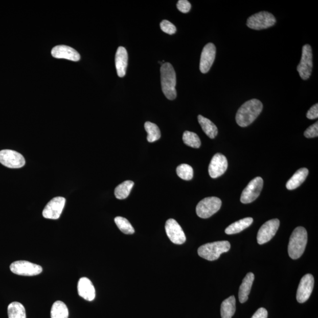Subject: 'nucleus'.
Returning <instances> with one entry per match:
<instances>
[{
  "instance_id": "nucleus-1",
  "label": "nucleus",
  "mask_w": 318,
  "mask_h": 318,
  "mask_svg": "<svg viewBox=\"0 0 318 318\" xmlns=\"http://www.w3.org/2000/svg\"><path fill=\"white\" fill-rule=\"evenodd\" d=\"M263 104L258 99H252L245 102L239 108L236 115V121L242 127L251 125L261 114Z\"/></svg>"
},
{
  "instance_id": "nucleus-2",
  "label": "nucleus",
  "mask_w": 318,
  "mask_h": 318,
  "mask_svg": "<svg viewBox=\"0 0 318 318\" xmlns=\"http://www.w3.org/2000/svg\"><path fill=\"white\" fill-rule=\"evenodd\" d=\"M161 84L163 93L167 99H175L177 96L176 90V75L172 65L165 63L161 68Z\"/></svg>"
},
{
  "instance_id": "nucleus-3",
  "label": "nucleus",
  "mask_w": 318,
  "mask_h": 318,
  "mask_svg": "<svg viewBox=\"0 0 318 318\" xmlns=\"http://www.w3.org/2000/svg\"><path fill=\"white\" fill-rule=\"evenodd\" d=\"M308 242L307 232L303 227H298L293 231L289 239L288 254L290 258H300L305 250Z\"/></svg>"
},
{
  "instance_id": "nucleus-4",
  "label": "nucleus",
  "mask_w": 318,
  "mask_h": 318,
  "mask_svg": "<svg viewBox=\"0 0 318 318\" xmlns=\"http://www.w3.org/2000/svg\"><path fill=\"white\" fill-rule=\"evenodd\" d=\"M230 243L224 240L205 244L199 247L197 253L201 258L213 261L219 259L221 254L230 251Z\"/></svg>"
},
{
  "instance_id": "nucleus-5",
  "label": "nucleus",
  "mask_w": 318,
  "mask_h": 318,
  "mask_svg": "<svg viewBox=\"0 0 318 318\" xmlns=\"http://www.w3.org/2000/svg\"><path fill=\"white\" fill-rule=\"evenodd\" d=\"M276 22V18L272 14L267 11H261L248 18L246 25L251 29L261 30L272 27Z\"/></svg>"
},
{
  "instance_id": "nucleus-6",
  "label": "nucleus",
  "mask_w": 318,
  "mask_h": 318,
  "mask_svg": "<svg viewBox=\"0 0 318 318\" xmlns=\"http://www.w3.org/2000/svg\"><path fill=\"white\" fill-rule=\"evenodd\" d=\"M222 201L216 197H208L200 201L196 207V213L201 218L207 219L219 211Z\"/></svg>"
},
{
  "instance_id": "nucleus-7",
  "label": "nucleus",
  "mask_w": 318,
  "mask_h": 318,
  "mask_svg": "<svg viewBox=\"0 0 318 318\" xmlns=\"http://www.w3.org/2000/svg\"><path fill=\"white\" fill-rule=\"evenodd\" d=\"M313 67L312 52L311 46L305 44L302 48L301 60L298 65L297 71L301 78L308 80L311 75Z\"/></svg>"
},
{
  "instance_id": "nucleus-8",
  "label": "nucleus",
  "mask_w": 318,
  "mask_h": 318,
  "mask_svg": "<svg viewBox=\"0 0 318 318\" xmlns=\"http://www.w3.org/2000/svg\"><path fill=\"white\" fill-rule=\"evenodd\" d=\"M10 268L13 274L26 277L36 276L42 271L41 266L26 261H15L11 263Z\"/></svg>"
},
{
  "instance_id": "nucleus-9",
  "label": "nucleus",
  "mask_w": 318,
  "mask_h": 318,
  "mask_svg": "<svg viewBox=\"0 0 318 318\" xmlns=\"http://www.w3.org/2000/svg\"><path fill=\"white\" fill-rule=\"evenodd\" d=\"M263 185V180L261 177L252 180L242 193L240 197L241 202L247 204L257 199L262 191Z\"/></svg>"
},
{
  "instance_id": "nucleus-10",
  "label": "nucleus",
  "mask_w": 318,
  "mask_h": 318,
  "mask_svg": "<svg viewBox=\"0 0 318 318\" xmlns=\"http://www.w3.org/2000/svg\"><path fill=\"white\" fill-rule=\"evenodd\" d=\"M0 163L7 168L19 169L25 165L26 161L21 154L6 149L0 151Z\"/></svg>"
},
{
  "instance_id": "nucleus-11",
  "label": "nucleus",
  "mask_w": 318,
  "mask_h": 318,
  "mask_svg": "<svg viewBox=\"0 0 318 318\" xmlns=\"http://www.w3.org/2000/svg\"><path fill=\"white\" fill-rule=\"evenodd\" d=\"M280 222L278 219L267 221L263 224L258 233L257 241L259 245H263L270 241L278 230Z\"/></svg>"
},
{
  "instance_id": "nucleus-12",
  "label": "nucleus",
  "mask_w": 318,
  "mask_h": 318,
  "mask_svg": "<svg viewBox=\"0 0 318 318\" xmlns=\"http://www.w3.org/2000/svg\"><path fill=\"white\" fill-rule=\"evenodd\" d=\"M65 199L63 197H54L50 200L42 211L44 218L56 220L60 218L63 212Z\"/></svg>"
},
{
  "instance_id": "nucleus-13",
  "label": "nucleus",
  "mask_w": 318,
  "mask_h": 318,
  "mask_svg": "<svg viewBox=\"0 0 318 318\" xmlns=\"http://www.w3.org/2000/svg\"><path fill=\"white\" fill-rule=\"evenodd\" d=\"M165 230L167 235L171 241L176 245H181L186 242L185 233L176 221L170 219L166 221Z\"/></svg>"
},
{
  "instance_id": "nucleus-14",
  "label": "nucleus",
  "mask_w": 318,
  "mask_h": 318,
  "mask_svg": "<svg viewBox=\"0 0 318 318\" xmlns=\"http://www.w3.org/2000/svg\"><path fill=\"white\" fill-rule=\"evenodd\" d=\"M314 286V278L311 274H306L302 278L297 293V300L299 303L307 301L312 292Z\"/></svg>"
},
{
  "instance_id": "nucleus-15",
  "label": "nucleus",
  "mask_w": 318,
  "mask_h": 318,
  "mask_svg": "<svg viewBox=\"0 0 318 318\" xmlns=\"http://www.w3.org/2000/svg\"><path fill=\"white\" fill-rule=\"evenodd\" d=\"M228 166L227 158L224 155L215 154L209 166V175L213 179L222 176L226 171Z\"/></svg>"
},
{
  "instance_id": "nucleus-16",
  "label": "nucleus",
  "mask_w": 318,
  "mask_h": 318,
  "mask_svg": "<svg viewBox=\"0 0 318 318\" xmlns=\"http://www.w3.org/2000/svg\"><path fill=\"white\" fill-rule=\"evenodd\" d=\"M216 47L213 43H208L204 47L201 54L200 61V71L201 73H207L212 66L216 57Z\"/></svg>"
},
{
  "instance_id": "nucleus-17",
  "label": "nucleus",
  "mask_w": 318,
  "mask_h": 318,
  "mask_svg": "<svg viewBox=\"0 0 318 318\" xmlns=\"http://www.w3.org/2000/svg\"><path fill=\"white\" fill-rule=\"evenodd\" d=\"M53 57L57 59H63L73 61H78L80 56L76 50L64 45L56 46L52 50Z\"/></svg>"
},
{
  "instance_id": "nucleus-18",
  "label": "nucleus",
  "mask_w": 318,
  "mask_h": 318,
  "mask_svg": "<svg viewBox=\"0 0 318 318\" xmlns=\"http://www.w3.org/2000/svg\"><path fill=\"white\" fill-rule=\"evenodd\" d=\"M78 293L81 298L88 301H92L95 300L96 297V290L94 286L90 279L87 278H81L77 285Z\"/></svg>"
},
{
  "instance_id": "nucleus-19",
  "label": "nucleus",
  "mask_w": 318,
  "mask_h": 318,
  "mask_svg": "<svg viewBox=\"0 0 318 318\" xmlns=\"http://www.w3.org/2000/svg\"><path fill=\"white\" fill-rule=\"evenodd\" d=\"M128 54L126 49L120 46L117 50L115 57V63L118 75L123 77L126 75L127 67Z\"/></svg>"
},
{
  "instance_id": "nucleus-20",
  "label": "nucleus",
  "mask_w": 318,
  "mask_h": 318,
  "mask_svg": "<svg viewBox=\"0 0 318 318\" xmlns=\"http://www.w3.org/2000/svg\"><path fill=\"white\" fill-rule=\"evenodd\" d=\"M254 279L255 275L252 272L248 273L244 278L239 291V300L240 303H245L247 301Z\"/></svg>"
},
{
  "instance_id": "nucleus-21",
  "label": "nucleus",
  "mask_w": 318,
  "mask_h": 318,
  "mask_svg": "<svg viewBox=\"0 0 318 318\" xmlns=\"http://www.w3.org/2000/svg\"><path fill=\"white\" fill-rule=\"evenodd\" d=\"M308 173L309 170L306 168H301L297 170L287 182L286 188L290 191L298 188L299 186L304 183L308 175Z\"/></svg>"
},
{
  "instance_id": "nucleus-22",
  "label": "nucleus",
  "mask_w": 318,
  "mask_h": 318,
  "mask_svg": "<svg viewBox=\"0 0 318 318\" xmlns=\"http://www.w3.org/2000/svg\"><path fill=\"white\" fill-rule=\"evenodd\" d=\"M198 122L203 129L206 134L208 135L209 138L214 139L218 135V128L210 120L203 117L201 115H199Z\"/></svg>"
},
{
  "instance_id": "nucleus-23",
  "label": "nucleus",
  "mask_w": 318,
  "mask_h": 318,
  "mask_svg": "<svg viewBox=\"0 0 318 318\" xmlns=\"http://www.w3.org/2000/svg\"><path fill=\"white\" fill-rule=\"evenodd\" d=\"M254 219L252 218H246L239 220L234 223L230 224L225 230V233L228 235L238 234V233L245 230L249 227L253 223Z\"/></svg>"
},
{
  "instance_id": "nucleus-24",
  "label": "nucleus",
  "mask_w": 318,
  "mask_h": 318,
  "mask_svg": "<svg viewBox=\"0 0 318 318\" xmlns=\"http://www.w3.org/2000/svg\"><path fill=\"white\" fill-rule=\"evenodd\" d=\"M236 311V300L234 296L229 297L221 305L220 313L222 318H232Z\"/></svg>"
},
{
  "instance_id": "nucleus-25",
  "label": "nucleus",
  "mask_w": 318,
  "mask_h": 318,
  "mask_svg": "<svg viewBox=\"0 0 318 318\" xmlns=\"http://www.w3.org/2000/svg\"><path fill=\"white\" fill-rule=\"evenodd\" d=\"M134 184L133 181L126 180L116 188L115 195L116 198L123 200L127 198L130 195Z\"/></svg>"
},
{
  "instance_id": "nucleus-26",
  "label": "nucleus",
  "mask_w": 318,
  "mask_h": 318,
  "mask_svg": "<svg viewBox=\"0 0 318 318\" xmlns=\"http://www.w3.org/2000/svg\"><path fill=\"white\" fill-rule=\"evenodd\" d=\"M69 309L64 302L57 301L53 304L51 309V318H68Z\"/></svg>"
},
{
  "instance_id": "nucleus-27",
  "label": "nucleus",
  "mask_w": 318,
  "mask_h": 318,
  "mask_svg": "<svg viewBox=\"0 0 318 318\" xmlns=\"http://www.w3.org/2000/svg\"><path fill=\"white\" fill-rule=\"evenodd\" d=\"M9 318H26V310L20 302H14L8 306Z\"/></svg>"
},
{
  "instance_id": "nucleus-28",
  "label": "nucleus",
  "mask_w": 318,
  "mask_h": 318,
  "mask_svg": "<svg viewBox=\"0 0 318 318\" xmlns=\"http://www.w3.org/2000/svg\"><path fill=\"white\" fill-rule=\"evenodd\" d=\"M145 129L147 133V141L153 143L160 139L161 137V130L156 124L147 122L145 124Z\"/></svg>"
},
{
  "instance_id": "nucleus-29",
  "label": "nucleus",
  "mask_w": 318,
  "mask_h": 318,
  "mask_svg": "<svg viewBox=\"0 0 318 318\" xmlns=\"http://www.w3.org/2000/svg\"><path fill=\"white\" fill-rule=\"evenodd\" d=\"M183 141L186 145L198 149L201 145V142L198 135L191 131H186L183 135Z\"/></svg>"
},
{
  "instance_id": "nucleus-30",
  "label": "nucleus",
  "mask_w": 318,
  "mask_h": 318,
  "mask_svg": "<svg viewBox=\"0 0 318 318\" xmlns=\"http://www.w3.org/2000/svg\"><path fill=\"white\" fill-rule=\"evenodd\" d=\"M115 222L120 231H122L123 234L126 235L134 234V228L127 219L121 216H118L115 219Z\"/></svg>"
},
{
  "instance_id": "nucleus-31",
  "label": "nucleus",
  "mask_w": 318,
  "mask_h": 318,
  "mask_svg": "<svg viewBox=\"0 0 318 318\" xmlns=\"http://www.w3.org/2000/svg\"><path fill=\"white\" fill-rule=\"evenodd\" d=\"M176 173L181 179L190 180L193 177V170L192 167L187 164H181L177 167Z\"/></svg>"
},
{
  "instance_id": "nucleus-32",
  "label": "nucleus",
  "mask_w": 318,
  "mask_h": 318,
  "mask_svg": "<svg viewBox=\"0 0 318 318\" xmlns=\"http://www.w3.org/2000/svg\"><path fill=\"white\" fill-rule=\"evenodd\" d=\"M161 28L163 32L170 35L176 32V27L168 20H163L161 23Z\"/></svg>"
},
{
  "instance_id": "nucleus-33",
  "label": "nucleus",
  "mask_w": 318,
  "mask_h": 318,
  "mask_svg": "<svg viewBox=\"0 0 318 318\" xmlns=\"http://www.w3.org/2000/svg\"><path fill=\"white\" fill-rule=\"evenodd\" d=\"M304 135L306 138H313L318 137V122H316L313 125L309 126L305 131Z\"/></svg>"
},
{
  "instance_id": "nucleus-34",
  "label": "nucleus",
  "mask_w": 318,
  "mask_h": 318,
  "mask_svg": "<svg viewBox=\"0 0 318 318\" xmlns=\"http://www.w3.org/2000/svg\"><path fill=\"white\" fill-rule=\"evenodd\" d=\"M192 6L187 0H179L177 3V8L180 12L188 13L191 9Z\"/></svg>"
},
{
  "instance_id": "nucleus-35",
  "label": "nucleus",
  "mask_w": 318,
  "mask_h": 318,
  "mask_svg": "<svg viewBox=\"0 0 318 318\" xmlns=\"http://www.w3.org/2000/svg\"><path fill=\"white\" fill-rule=\"evenodd\" d=\"M306 117L309 119H316L318 118V104L316 103L315 105H313L308 110L307 114H306Z\"/></svg>"
},
{
  "instance_id": "nucleus-36",
  "label": "nucleus",
  "mask_w": 318,
  "mask_h": 318,
  "mask_svg": "<svg viewBox=\"0 0 318 318\" xmlns=\"http://www.w3.org/2000/svg\"><path fill=\"white\" fill-rule=\"evenodd\" d=\"M267 315L268 313H267V310L264 308H261L258 309L252 318H267Z\"/></svg>"
}]
</instances>
